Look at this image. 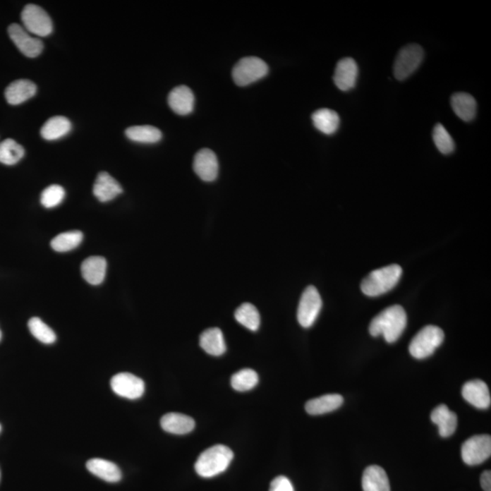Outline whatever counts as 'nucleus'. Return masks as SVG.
<instances>
[{"label": "nucleus", "mask_w": 491, "mask_h": 491, "mask_svg": "<svg viewBox=\"0 0 491 491\" xmlns=\"http://www.w3.org/2000/svg\"><path fill=\"white\" fill-rule=\"evenodd\" d=\"M407 327V314L399 305L386 308L374 317L370 325L371 336H383L387 342L394 343Z\"/></svg>", "instance_id": "1"}, {"label": "nucleus", "mask_w": 491, "mask_h": 491, "mask_svg": "<svg viewBox=\"0 0 491 491\" xmlns=\"http://www.w3.org/2000/svg\"><path fill=\"white\" fill-rule=\"evenodd\" d=\"M233 457L231 449L219 444L201 453L195 463V470L200 477L213 478L229 468Z\"/></svg>", "instance_id": "2"}, {"label": "nucleus", "mask_w": 491, "mask_h": 491, "mask_svg": "<svg viewBox=\"0 0 491 491\" xmlns=\"http://www.w3.org/2000/svg\"><path fill=\"white\" fill-rule=\"evenodd\" d=\"M402 275L399 265H389L374 270L361 283V291L368 297H379L394 289Z\"/></svg>", "instance_id": "3"}, {"label": "nucleus", "mask_w": 491, "mask_h": 491, "mask_svg": "<svg viewBox=\"0 0 491 491\" xmlns=\"http://www.w3.org/2000/svg\"><path fill=\"white\" fill-rule=\"evenodd\" d=\"M443 330L433 325L424 327L412 339L409 344V353L417 360L429 358L444 341Z\"/></svg>", "instance_id": "4"}, {"label": "nucleus", "mask_w": 491, "mask_h": 491, "mask_svg": "<svg viewBox=\"0 0 491 491\" xmlns=\"http://www.w3.org/2000/svg\"><path fill=\"white\" fill-rule=\"evenodd\" d=\"M269 72L266 62L257 56H247L235 65L232 71L233 80L239 87L248 86L265 77Z\"/></svg>", "instance_id": "5"}, {"label": "nucleus", "mask_w": 491, "mask_h": 491, "mask_svg": "<svg viewBox=\"0 0 491 491\" xmlns=\"http://www.w3.org/2000/svg\"><path fill=\"white\" fill-rule=\"evenodd\" d=\"M424 51L417 44L404 47L396 56L394 63V75L398 80H404L417 71L423 63Z\"/></svg>", "instance_id": "6"}, {"label": "nucleus", "mask_w": 491, "mask_h": 491, "mask_svg": "<svg viewBox=\"0 0 491 491\" xmlns=\"http://www.w3.org/2000/svg\"><path fill=\"white\" fill-rule=\"evenodd\" d=\"M25 30L28 33L37 35L39 37H47L51 34L53 23L51 18L42 8L39 6L30 4L24 8L21 13Z\"/></svg>", "instance_id": "7"}, {"label": "nucleus", "mask_w": 491, "mask_h": 491, "mask_svg": "<svg viewBox=\"0 0 491 491\" xmlns=\"http://www.w3.org/2000/svg\"><path fill=\"white\" fill-rule=\"evenodd\" d=\"M322 308V300L317 289L313 286H308L301 296L298 308V323L303 327L313 326Z\"/></svg>", "instance_id": "8"}, {"label": "nucleus", "mask_w": 491, "mask_h": 491, "mask_svg": "<svg viewBox=\"0 0 491 491\" xmlns=\"http://www.w3.org/2000/svg\"><path fill=\"white\" fill-rule=\"evenodd\" d=\"M491 455L490 435H476L466 440L461 448V457L466 464L476 466L483 463Z\"/></svg>", "instance_id": "9"}, {"label": "nucleus", "mask_w": 491, "mask_h": 491, "mask_svg": "<svg viewBox=\"0 0 491 491\" xmlns=\"http://www.w3.org/2000/svg\"><path fill=\"white\" fill-rule=\"evenodd\" d=\"M110 386L116 395L128 399H140L145 392L143 380L131 373L116 374L110 380Z\"/></svg>", "instance_id": "10"}, {"label": "nucleus", "mask_w": 491, "mask_h": 491, "mask_svg": "<svg viewBox=\"0 0 491 491\" xmlns=\"http://www.w3.org/2000/svg\"><path fill=\"white\" fill-rule=\"evenodd\" d=\"M8 35L22 54L28 58H36L42 52L44 47L42 41L30 36V34L20 25H11L8 28Z\"/></svg>", "instance_id": "11"}, {"label": "nucleus", "mask_w": 491, "mask_h": 491, "mask_svg": "<svg viewBox=\"0 0 491 491\" xmlns=\"http://www.w3.org/2000/svg\"><path fill=\"white\" fill-rule=\"evenodd\" d=\"M193 169L203 181H215L219 174V162L216 154L212 150H200L194 157Z\"/></svg>", "instance_id": "12"}, {"label": "nucleus", "mask_w": 491, "mask_h": 491, "mask_svg": "<svg viewBox=\"0 0 491 491\" xmlns=\"http://www.w3.org/2000/svg\"><path fill=\"white\" fill-rule=\"evenodd\" d=\"M462 396L474 407L480 409L490 408L491 403L490 392L487 384L480 380H471L464 384Z\"/></svg>", "instance_id": "13"}, {"label": "nucleus", "mask_w": 491, "mask_h": 491, "mask_svg": "<svg viewBox=\"0 0 491 491\" xmlns=\"http://www.w3.org/2000/svg\"><path fill=\"white\" fill-rule=\"evenodd\" d=\"M358 68L353 59L345 58L337 64L333 80L339 90L349 91L357 83Z\"/></svg>", "instance_id": "14"}, {"label": "nucleus", "mask_w": 491, "mask_h": 491, "mask_svg": "<svg viewBox=\"0 0 491 491\" xmlns=\"http://www.w3.org/2000/svg\"><path fill=\"white\" fill-rule=\"evenodd\" d=\"M122 193L121 184L108 172H100L97 175L93 187V194L102 202H109Z\"/></svg>", "instance_id": "15"}, {"label": "nucleus", "mask_w": 491, "mask_h": 491, "mask_svg": "<svg viewBox=\"0 0 491 491\" xmlns=\"http://www.w3.org/2000/svg\"><path fill=\"white\" fill-rule=\"evenodd\" d=\"M431 420L439 427L440 435L449 437L455 433L458 427V417L455 412L450 411L446 405L437 406L431 412Z\"/></svg>", "instance_id": "16"}, {"label": "nucleus", "mask_w": 491, "mask_h": 491, "mask_svg": "<svg viewBox=\"0 0 491 491\" xmlns=\"http://www.w3.org/2000/svg\"><path fill=\"white\" fill-rule=\"evenodd\" d=\"M169 105L178 115L190 114L194 109L195 97L187 86H179L171 90L169 95Z\"/></svg>", "instance_id": "17"}, {"label": "nucleus", "mask_w": 491, "mask_h": 491, "mask_svg": "<svg viewBox=\"0 0 491 491\" xmlns=\"http://www.w3.org/2000/svg\"><path fill=\"white\" fill-rule=\"evenodd\" d=\"M86 467L91 474L109 483H116L121 480V468L111 461L102 459H91L87 462Z\"/></svg>", "instance_id": "18"}, {"label": "nucleus", "mask_w": 491, "mask_h": 491, "mask_svg": "<svg viewBox=\"0 0 491 491\" xmlns=\"http://www.w3.org/2000/svg\"><path fill=\"white\" fill-rule=\"evenodd\" d=\"M362 489L363 491H390L386 471L380 466H368L362 476Z\"/></svg>", "instance_id": "19"}, {"label": "nucleus", "mask_w": 491, "mask_h": 491, "mask_svg": "<svg viewBox=\"0 0 491 491\" xmlns=\"http://www.w3.org/2000/svg\"><path fill=\"white\" fill-rule=\"evenodd\" d=\"M36 92L37 86L32 81L18 80L8 85L5 97L11 105H20L34 97Z\"/></svg>", "instance_id": "20"}, {"label": "nucleus", "mask_w": 491, "mask_h": 491, "mask_svg": "<svg viewBox=\"0 0 491 491\" xmlns=\"http://www.w3.org/2000/svg\"><path fill=\"white\" fill-rule=\"evenodd\" d=\"M160 425L166 432L175 434V435H185L194 430L195 420L187 415L168 413L162 418Z\"/></svg>", "instance_id": "21"}, {"label": "nucleus", "mask_w": 491, "mask_h": 491, "mask_svg": "<svg viewBox=\"0 0 491 491\" xmlns=\"http://www.w3.org/2000/svg\"><path fill=\"white\" fill-rule=\"evenodd\" d=\"M107 260L103 257H90L81 265L82 276L87 283L97 286L105 279Z\"/></svg>", "instance_id": "22"}, {"label": "nucleus", "mask_w": 491, "mask_h": 491, "mask_svg": "<svg viewBox=\"0 0 491 491\" xmlns=\"http://www.w3.org/2000/svg\"><path fill=\"white\" fill-rule=\"evenodd\" d=\"M344 399L339 394H327L310 399L306 403L305 408L310 415H323L329 413L341 408Z\"/></svg>", "instance_id": "23"}, {"label": "nucleus", "mask_w": 491, "mask_h": 491, "mask_svg": "<svg viewBox=\"0 0 491 491\" xmlns=\"http://www.w3.org/2000/svg\"><path fill=\"white\" fill-rule=\"evenodd\" d=\"M451 107L455 114L462 121H473L477 113V102L470 94L455 93L451 97Z\"/></svg>", "instance_id": "24"}, {"label": "nucleus", "mask_w": 491, "mask_h": 491, "mask_svg": "<svg viewBox=\"0 0 491 491\" xmlns=\"http://www.w3.org/2000/svg\"><path fill=\"white\" fill-rule=\"evenodd\" d=\"M200 347L212 356H222L226 352V343L222 330L218 327L206 329L200 335Z\"/></svg>", "instance_id": "25"}, {"label": "nucleus", "mask_w": 491, "mask_h": 491, "mask_svg": "<svg viewBox=\"0 0 491 491\" xmlns=\"http://www.w3.org/2000/svg\"><path fill=\"white\" fill-rule=\"evenodd\" d=\"M313 122L317 131L326 135H332L339 130L341 119L334 110L321 109L313 113Z\"/></svg>", "instance_id": "26"}, {"label": "nucleus", "mask_w": 491, "mask_h": 491, "mask_svg": "<svg viewBox=\"0 0 491 491\" xmlns=\"http://www.w3.org/2000/svg\"><path fill=\"white\" fill-rule=\"evenodd\" d=\"M71 131V121L65 116H56L44 124L40 133L46 140H56L66 136Z\"/></svg>", "instance_id": "27"}, {"label": "nucleus", "mask_w": 491, "mask_h": 491, "mask_svg": "<svg viewBox=\"0 0 491 491\" xmlns=\"http://www.w3.org/2000/svg\"><path fill=\"white\" fill-rule=\"evenodd\" d=\"M126 136L135 143L153 144L162 140V133L153 126H134L126 131Z\"/></svg>", "instance_id": "28"}, {"label": "nucleus", "mask_w": 491, "mask_h": 491, "mask_svg": "<svg viewBox=\"0 0 491 491\" xmlns=\"http://www.w3.org/2000/svg\"><path fill=\"white\" fill-rule=\"evenodd\" d=\"M235 319L251 332H257L260 325V315L257 308L250 303H243L237 308Z\"/></svg>", "instance_id": "29"}, {"label": "nucleus", "mask_w": 491, "mask_h": 491, "mask_svg": "<svg viewBox=\"0 0 491 491\" xmlns=\"http://www.w3.org/2000/svg\"><path fill=\"white\" fill-rule=\"evenodd\" d=\"M25 155L24 147L8 138L0 143V163L11 166L17 164Z\"/></svg>", "instance_id": "30"}, {"label": "nucleus", "mask_w": 491, "mask_h": 491, "mask_svg": "<svg viewBox=\"0 0 491 491\" xmlns=\"http://www.w3.org/2000/svg\"><path fill=\"white\" fill-rule=\"evenodd\" d=\"M83 241V233L80 231L61 233L51 241V247L58 253H67L78 247Z\"/></svg>", "instance_id": "31"}, {"label": "nucleus", "mask_w": 491, "mask_h": 491, "mask_svg": "<svg viewBox=\"0 0 491 491\" xmlns=\"http://www.w3.org/2000/svg\"><path fill=\"white\" fill-rule=\"evenodd\" d=\"M257 383H259V375L256 371L250 368L239 370L231 377L232 388L237 392H248L254 389Z\"/></svg>", "instance_id": "32"}, {"label": "nucleus", "mask_w": 491, "mask_h": 491, "mask_svg": "<svg viewBox=\"0 0 491 491\" xmlns=\"http://www.w3.org/2000/svg\"><path fill=\"white\" fill-rule=\"evenodd\" d=\"M28 325L31 334L37 341L44 343V344H52V343L56 341V336L55 332L46 323H44L40 317H32V319L28 321Z\"/></svg>", "instance_id": "33"}, {"label": "nucleus", "mask_w": 491, "mask_h": 491, "mask_svg": "<svg viewBox=\"0 0 491 491\" xmlns=\"http://www.w3.org/2000/svg\"><path fill=\"white\" fill-rule=\"evenodd\" d=\"M433 141L437 149L444 155L452 153L455 150L454 140L442 124H437L433 130Z\"/></svg>", "instance_id": "34"}, {"label": "nucleus", "mask_w": 491, "mask_h": 491, "mask_svg": "<svg viewBox=\"0 0 491 491\" xmlns=\"http://www.w3.org/2000/svg\"><path fill=\"white\" fill-rule=\"evenodd\" d=\"M64 188L59 185H51L44 190L40 197V202L47 209L58 207L65 198Z\"/></svg>", "instance_id": "35"}, {"label": "nucleus", "mask_w": 491, "mask_h": 491, "mask_svg": "<svg viewBox=\"0 0 491 491\" xmlns=\"http://www.w3.org/2000/svg\"><path fill=\"white\" fill-rule=\"evenodd\" d=\"M269 491H295L293 485L288 478L284 476H279L272 481L270 483Z\"/></svg>", "instance_id": "36"}, {"label": "nucleus", "mask_w": 491, "mask_h": 491, "mask_svg": "<svg viewBox=\"0 0 491 491\" xmlns=\"http://www.w3.org/2000/svg\"><path fill=\"white\" fill-rule=\"evenodd\" d=\"M481 487L484 491H491V473L490 471H484L480 477Z\"/></svg>", "instance_id": "37"}, {"label": "nucleus", "mask_w": 491, "mask_h": 491, "mask_svg": "<svg viewBox=\"0 0 491 491\" xmlns=\"http://www.w3.org/2000/svg\"><path fill=\"white\" fill-rule=\"evenodd\" d=\"M2 339V332L1 330H0V341H1Z\"/></svg>", "instance_id": "38"}, {"label": "nucleus", "mask_w": 491, "mask_h": 491, "mask_svg": "<svg viewBox=\"0 0 491 491\" xmlns=\"http://www.w3.org/2000/svg\"><path fill=\"white\" fill-rule=\"evenodd\" d=\"M0 430H1V426H0Z\"/></svg>", "instance_id": "39"}]
</instances>
